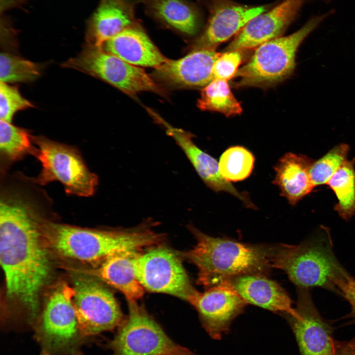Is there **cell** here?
I'll return each instance as SVG.
<instances>
[{
  "mask_svg": "<svg viewBox=\"0 0 355 355\" xmlns=\"http://www.w3.org/2000/svg\"><path fill=\"white\" fill-rule=\"evenodd\" d=\"M24 193L4 190L0 200V261L6 296L23 311L26 325L38 320L40 292L49 277V250L42 235L46 219Z\"/></svg>",
  "mask_w": 355,
  "mask_h": 355,
  "instance_id": "1",
  "label": "cell"
},
{
  "mask_svg": "<svg viewBox=\"0 0 355 355\" xmlns=\"http://www.w3.org/2000/svg\"><path fill=\"white\" fill-rule=\"evenodd\" d=\"M145 221L130 229H95L46 220L42 226L44 242L49 251L60 257L84 263L98 264L124 250H139L159 243L163 238Z\"/></svg>",
  "mask_w": 355,
  "mask_h": 355,
  "instance_id": "2",
  "label": "cell"
},
{
  "mask_svg": "<svg viewBox=\"0 0 355 355\" xmlns=\"http://www.w3.org/2000/svg\"><path fill=\"white\" fill-rule=\"evenodd\" d=\"M196 244L183 253L198 268L197 282L207 288L246 274L267 275L274 267L277 245H252L213 237L190 224Z\"/></svg>",
  "mask_w": 355,
  "mask_h": 355,
  "instance_id": "3",
  "label": "cell"
},
{
  "mask_svg": "<svg viewBox=\"0 0 355 355\" xmlns=\"http://www.w3.org/2000/svg\"><path fill=\"white\" fill-rule=\"evenodd\" d=\"M341 265L336 259L329 229L320 226L296 245H278L274 268L284 271L298 287L320 286L334 290L332 279Z\"/></svg>",
  "mask_w": 355,
  "mask_h": 355,
  "instance_id": "4",
  "label": "cell"
},
{
  "mask_svg": "<svg viewBox=\"0 0 355 355\" xmlns=\"http://www.w3.org/2000/svg\"><path fill=\"white\" fill-rule=\"evenodd\" d=\"M326 16L312 17L294 33L274 38L257 47L248 62L236 73V86L265 88L288 78L295 68L298 47Z\"/></svg>",
  "mask_w": 355,
  "mask_h": 355,
  "instance_id": "5",
  "label": "cell"
},
{
  "mask_svg": "<svg viewBox=\"0 0 355 355\" xmlns=\"http://www.w3.org/2000/svg\"><path fill=\"white\" fill-rule=\"evenodd\" d=\"M73 289L58 284L48 296L35 328L39 355H82L86 339L78 324L72 303Z\"/></svg>",
  "mask_w": 355,
  "mask_h": 355,
  "instance_id": "6",
  "label": "cell"
},
{
  "mask_svg": "<svg viewBox=\"0 0 355 355\" xmlns=\"http://www.w3.org/2000/svg\"><path fill=\"white\" fill-rule=\"evenodd\" d=\"M32 139L37 146L33 154L41 165L35 183L44 185L58 181L67 193L83 197L94 194L98 177L89 170L77 149L43 136Z\"/></svg>",
  "mask_w": 355,
  "mask_h": 355,
  "instance_id": "7",
  "label": "cell"
},
{
  "mask_svg": "<svg viewBox=\"0 0 355 355\" xmlns=\"http://www.w3.org/2000/svg\"><path fill=\"white\" fill-rule=\"evenodd\" d=\"M128 301V316L108 344L112 355H197L171 339L136 301Z\"/></svg>",
  "mask_w": 355,
  "mask_h": 355,
  "instance_id": "8",
  "label": "cell"
},
{
  "mask_svg": "<svg viewBox=\"0 0 355 355\" xmlns=\"http://www.w3.org/2000/svg\"><path fill=\"white\" fill-rule=\"evenodd\" d=\"M77 272L72 303L83 336L87 339L118 327L123 317L113 294L96 277Z\"/></svg>",
  "mask_w": 355,
  "mask_h": 355,
  "instance_id": "9",
  "label": "cell"
},
{
  "mask_svg": "<svg viewBox=\"0 0 355 355\" xmlns=\"http://www.w3.org/2000/svg\"><path fill=\"white\" fill-rule=\"evenodd\" d=\"M109 83L134 96L142 91L162 94L161 87L142 68L130 64L103 47L86 45L76 57L62 64Z\"/></svg>",
  "mask_w": 355,
  "mask_h": 355,
  "instance_id": "10",
  "label": "cell"
},
{
  "mask_svg": "<svg viewBox=\"0 0 355 355\" xmlns=\"http://www.w3.org/2000/svg\"><path fill=\"white\" fill-rule=\"evenodd\" d=\"M137 278L147 290L164 293L188 301L196 290L179 257L165 248L141 254L135 264Z\"/></svg>",
  "mask_w": 355,
  "mask_h": 355,
  "instance_id": "11",
  "label": "cell"
},
{
  "mask_svg": "<svg viewBox=\"0 0 355 355\" xmlns=\"http://www.w3.org/2000/svg\"><path fill=\"white\" fill-rule=\"evenodd\" d=\"M198 312L203 326L213 339L219 340L229 331L233 320L244 310L247 303L228 281L197 290L188 300Z\"/></svg>",
  "mask_w": 355,
  "mask_h": 355,
  "instance_id": "12",
  "label": "cell"
},
{
  "mask_svg": "<svg viewBox=\"0 0 355 355\" xmlns=\"http://www.w3.org/2000/svg\"><path fill=\"white\" fill-rule=\"evenodd\" d=\"M297 294V315H284L295 335L300 355H335L332 328L320 315L309 288L298 287Z\"/></svg>",
  "mask_w": 355,
  "mask_h": 355,
  "instance_id": "13",
  "label": "cell"
},
{
  "mask_svg": "<svg viewBox=\"0 0 355 355\" xmlns=\"http://www.w3.org/2000/svg\"><path fill=\"white\" fill-rule=\"evenodd\" d=\"M303 0H284L268 12L250 19L226 51L248 49L280 37L296 18Z\"/></svg>",
  "mask_w": 355,
  "mask_h": 355,
  "instance_id": "14",
  "label": "cell"
},
{
  "mask_svg": "<svg viewBox=\"0 0 355 355\" xmlns=\"http://www.w3.org/2000/svg\"><path fill=\"white\" fill-rule=\"evenodd\" d=\"M220 54L213 48L194 49L180 59H168L155 68L153 76L173 87L204 88L214 79L213 66Z\"/></svg>",
  "mask_w": 355,
  "mask_h": 355,
  "instance_id": "15",
  "label": "cell"
},
{
  "mask_svg": "<svg viewBox=\"0 0 355 355\" xmlns=\"http://www.w3.org/2000/svg\"><path fill=\"white\" fill-rule=\"evenodd\" d=\"M153 117L165 127L166 133L175 140L198 175L210 189L216 192L224 191L231 194L240 200L247 208L256 209L248 193L239 191L222 177L217 161L194 142L191 134L173 127L155 113Z\"/></svg>",
  "mask_w": 355,
  "mask_h": 355,
  "instance_id": "16",
  "label": "cell"
},
{
  "mask_svg": "<svg viewBox=\"0 0 355 355\" xmlns=\"http://www.w3.org/2000/svg\"><path fill=\"white\" fill-rule=\"evenodd\" d=\"M265 7L248 6L230 0H213L206 29L195 44L194 49L213 48L237 33Z\"/></svg>",
  "mask_w": 355,
  "mask_h": 355,
  "instance_id": "17",
  "label": "cell"
},
{
  "mask_svg": "<svg viewBox=\"0 0 355 355\" xmlns=\"http://www.w3.org/2000/svg\"><path fill=\"white\" fill-rule=\"evenodd\" d=\"M227 281L247 303L283 315H297L286 292L265 275H242Z\"/></svg>",
  "mask_w": 355,
  "mask_h": 355,
  "instance_id": "18",
  "label": "cell"
},
{
  "mask_svg": "<svg viewBox=\"0 0 355 355\" xmlns=\"http://www.w3.org/2000/svg\"><path fill=\"white\" fill-rule=\"evenodd\" d=\"M140 254L139 250L120 251L109 256L94 268L77 271L94 276L116 288L127 300L136 301L144 294V288L137 278L135 270Z\"/></svg>",
  "mask_w": 355,
  "mask_h": 355,
  "instance_id": "19",
  "label": "cell"
},
{
  "mask_svg": "<svg viewBox=\"0 0 355 355\" xmlns=\"http://www.w3.org/2000/svg\"><path fill=\"white\" fill-rule=\"evenodd\" d=\"M106 51L136 66H160L165 57L142 31L128 27L104 44Z\"/></svg>",
  "mask_w": 355,
  "mask_h": 355,
  "instance_id": "20",
  "label": "cell"
},
{
  "mask_svg": "<svg viewBox=\"0 0 355 355\" xmlns=\"http://www.w3.org/2000/svg\"><path fill=\"white\" fill-rule=\"evenodd\" d=\"M314 161L301 154L288 152L284 154L275 166L273 183L278 186L281 196L295 206L313 190L310 169Z\"/></svg>",
  "mask_w": 355,
  "mask_h": 355,
  "instance_id": "21",
  "label": "cell"
},
{
  "mask_svg": "<svg viewBox=\"0 0 355 355\" xmlns=\"http://www.w3.org/2000/svg\"><path fill=\"white\" fill-rule=\"evenodd\" d=\"M132 17L120 0H102L89 20L86 45L103 47L108 40L129 27Z\"/></svg>",
  "mask_w": 355,
  "mask_h": 355,
  "instance_id": "22",
  "label": "cell"
},
{
  "mask_svg": "<svg viewBox=\"0 0 355 355\" xmlns=\"http://www.w3.org/2000/svg\"><path fill=\"white\" fill-rule=\"evenodd\" d=\"M326 184L337 199L334 211L343 219H350L355 215V157L348 160Z\"/></svg>",
  "mask_w": 355,
  "mask_h": 355,
  "instance_id": "23",
  "label": "cell"
},
{
  "mask_svg": "<svg viewBox=\"0 0 355 355\" xmlns=\"http://www.w3.org/2000/svg\"><path fill=\"white\" fill-rule=\"evenodd\" d=\"M154 13L167 24L187 35L194 34L198 27L195 11L180 0H151Z\"/></svg>",
  "mask_w": 355,
  "mask_h": 355,
  "instance_id": "24",
  "label": "cell"
},
{
  "mask_svg": "<svg viewBox=\"0 0 355 355\" xmlns=\"http://www.w3.org/2000/svg\"><path fill=\"white\" fill-rule=\"evenodd\" d=\"M197 106L203 110L218 112L227 117L240 114L243 110L227 81L217 79L203 88Z\"/></svg>",
  "mask_w": 355,
  "mask_h": 355,
  "instance_id": "25",
  "label": "cell"
},
{
  "mask_svg": "<svg viewBox=\"0 0 355 355\" xmlns=\"http://www.w3.org/2000/svg\"><path fill=\"white\" fill-rule=\"evenodd\" d=\"M32 141L27 130L0 120V156L6 163L20 160L28 154H34L35 148L32 145Z\"/></svg>",
  "mask_w": 355,
  "mask_h": 355,
  "instance_id": "26",
  "label": "cell"
},
{
  "mask_svg": "<svg viewBox=\"0 0 355 355\" xmlns=\"http://www.w3.org/2000/svg\"><path fill=\"white\" fill-rule=\"evenodd\" d=\"M254 163L252 153L242 146H231L221 155L218 163L222 177L229 182L247 178L251 174Z\"/></svg>",
  "mask_w": 355,
  "mask_h": 355,
  "instance_id": "27",
  "label": "cell"
},
{
  "mask_svg": "<svg viewBox=\"0 0 355 355\" xmlns=\"http://www.w3.org/2000/svg\"><path fill=\"white\" fill-rule=\"evenodd\" d=\"M349 145L342 143L334 146L312 163L310 176L315 187L326 184L335 173L348 160Z\"/></svg>",
  "mask_w": 355,
  "mask_h": 355,
  "instance_id": "28",
  "label": "cell"
},
{
  "mask_svg": "<svg viewBox=\"0 0 355 355\" xmlns=\"http://www.w3.org/2000/svg\"><path fill=\"white\" fill-rule=\"evenodd\" d=\"M40 74V66L29 60L8 53L0 56V79L5 83H27L34 81Z\"/></svg>",
  "mask_w": 355,
  "mask_h": 355,
  "instance_id": "29",
  "label": "cell"
},
{
  "mask_svg": "<svg viewBox=\"0 0 355 355\" xmlns=\"http://www.w3.org/2000/svg\"><path fill=\"white\" fill-rule=\"evenodd\" d=\"M33 104L24 98L18 88L7 83H0V120L11 122L14 114L19 110L33 107Z\"/></svg>",
  "mask_w": 355,
  "mask_h": 355,
  "instance_id": "30",
  "label": "cell"
},
{
  "mask_svg": "<svg viewBox=\"0 0 355 355\" xmlns=\"http://www.w3.org/2000/svg\"><path fill=\"white\" fill-rule=\"evenodd\" d=\"M241 51H228L221 53L213 69L214 79L228 81L234 77L242 60Z\"/></svg>",
  "mask_w": 355,
  "mask_h": 355,
  "instance_id": "31",
  "label": "cell"
},
{
  "mask_svg": "<svg viewBox=\"0 0 355 355\" xmlns=\"http://www.w3.org/2000/svg\"><path fill=\"white\" fill-rule=\"evenodd\" d=\"M334 291L339 292L350 304L355 317V279L341 266L332 280Z\"/></svg>",
  "mask_w": 355,
  "mask_h": 355,
  "instance_id": "32",
  "label": "cell"
},
{
  "mask_svg": "<svg viewBox=\"0 0 355 355\" xmlns=\"http://www.w3.org/2000/svg\"><path fill=\"white\" fill-rule=\"evenodd\" d=\"M335 355H355V338L349 341L336 342Z\"/></svg>",
  "mask_w": 355,
  "mask_h": 355,
  "instance_id": "33",
  "label": "cell"
}]
</instances>
